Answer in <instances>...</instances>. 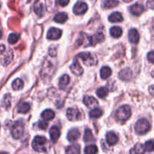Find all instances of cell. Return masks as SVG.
I'll use <instances>...</instances> for the list:
<instances>
[{"mask_svg":"<svg viewBox=\"0 0 154 154\" xmlns=\"http://www.w3.org/2000/svg\"><path fill=\"white\" fill-rule=\"evenodd\" d=\"M33 149L38 153H46L50 148V143L44 136H36L32 144Z\"/></svg>","mask_w":154,"mask_h":154,"instance_id":"1","label":"cell"},{"mask_svg":"<svg viewBox=\"0 0 154 154\" xmlns=\"http://www.w3.org/2000/svg\"><path fill=\"white\" fill-rule=\"evenodd\" d=\"M135 132L138 135H144L150 129V124L146 119H140L137 121L135 126Z\"/></svg>","mask_w":154,"mask_h":154,"instance_id":"2","label":"cell"},{"mask_svg":"<svg viewBox=\"0 0 154 154\" xmlns=\"http://www.w3.org/2000/svg\"><path fill=\"white\" fill-rule=\"evenodd\" d=\"M131 116V108L129 105H123L117 110L116 117L119 121L124 122Z\"/></svg>","mask_w":154,"mask_h":154,"instance_id":"3","label":"cell"},{"mask_svg":"<svg viewBox=\"0 0 154 154\" xmlns=\"http://www.w3.org/2000/svg\"><path fill=\"white\" fill-rule=\"evenodd\" d=\"M77 57L81 59L83 63H84V64H85L86 66H92L97 64V59L96 58V57L93 54H92L90 52L81 53Z\"/></svg>","mask_w":154,"mask_h":154,"instance_id":"4","label":"cell"},{"mask_svg":"<svg viewBox=\"0 0 154 154\" xmlns=\"http://www.w3.org/2000/svg\"><path fill=\"white\" fill-rule=\"evenodd\" d=\"M24 126L21 122L18 121L14 124L11 129V135L15 139H19L23 135Z\"/></svg>","mask_w":154,"mask_h":154,"instance_id":"5","label":"cell"},{"mask_svg":"<svg viewBox=\"0 0 154 154\" xmlns=\"http://www.w3.org/2000/svg\"><path fill=\"white\" fill-rule=\"evenodd\" d=\"M77 45L78 46L87 47L89 45H92V38L86 33H81L79 38L77 40Z\"/></svg>","mask_w":154,"mask_h":154,"instance_id":"6","label":"cell"},{"mask_svg":"<svg viewBox=\"0 0 154 154\" xmlns=\"http://www.w3.org/2000/svg\"><path fill=\"white\" fill-rule=\"evenodd\" d=\"M88 9V6L84 2H78L73 8V11L75 14L81 15L85 13Z\"/></svg>","mask_w":154,"mask_h":154,"instance_id":"7","label":"cell"},{"mask_svg":"<svg viewBox=\"0 0 154 154\" xmlns=\"http://www.w3.org/2000/svg\"><path fill=\"white\" fill-rule=\"evenodd\" d=\"M66 116L69 120L75 121V120H78L81 118V114L76 108H69L66 111Z\"/></svg>","mask_w":154,"mask_h":154,"instance_id":"8","label":"cell"},{"mask_svg":"<svg viewBox=\"0 0 154 154\" xmlns=\"http://www.w3.org/2000/svg\"><path fill=\"white\" fill-rule=\"evenodd\" d=\"M62 35V31L57 28H51L48 31L47 38L49 40H57Z\"/></svg>","mask_w":154,"mask_h":154,"instance_id":"9","label":"cell"},{"mask_svg":"<svg viewBox=\"0 0 154 154\" xmlns=\"http://www.w3.org/2000/svg\"><path fill=\"white\" fill-rule=\"evenodd\" d=\"M144 6L139 3H136V4L133 5L130 7V12L132 14L135 15V16H139L141 14L144 12Z\"/></svg>","mask_w":154,"mask_h":154,"instance_id":"10","label":"cell"},{"mask_svg":"<svg viewBox=\"0 0 154 154\" xmlns=\"http://www.w3.org/2000/svg\"><path fill=\"white\" fill-rule=\"evenodd\" d=\"M84 103L87 108H96L98 105V102L93 96H86L84 99Z\"/></svg>","mask_w":154,"mask_h":154,"instance_id":"11","label":"cell"},{"mask_svg":"<svg viewBox=\"0 0 154 154\" xmlns=\"http://www.w3.org/2000/svg\"><path fill=\"white\" fill-rule=\"evenodd\" d=\"M140 36L135 29H132L129 31V40L131 43L137 44L139 42Z\"/></svg>","mask_w":154,"mask_h":154,"instance_id":"12","label":"cell"},{"mask_svg":"<svg viewBox=\"0 0 154 154\" xmlns=\"http://www.w3.org/2000/svg\"><path fill=\"white\" fill-rule=\"evenodd\" d=\"M50 136L53 142H57L60 136V130L57 126H53L50 129Z\"/></svg>","mask_w":154,"mask_h":154,"instance_id":"13","label":"cell"},{"mask_svg":"<svg viewBox=\"0 0 154 154\" xmlns=\"http://www.w3.org/2000/svg\"><path fill=\"white\" fill-rule=\"evenodd\" d=\"M132 76V72L130 69L126 68V69H123L119 74V77L123 81H129L131 80Z\"/></svg>","mask_w":154,"mask_h":154,"instance_id":"14","label":"cell"},{"mask_svg":"<svg viewBox=\"0 0 154 154\" xmlns=\"http://www.w3.org/2000/svg\"><path fill=\"white\" fill-rule=\"evenodd\" d=\"M71 71L72 72V73L75 74V75H78L80 76L83 74V68L81 67V65L79 64L78 61H75L70 66Z\"/></svg>","mask_w":154,"mask_h":154,"instance_id":"15","label":"cell"},{"mask_svg":"<svg viewBox=\"0 0 154 154\" xmlns=\"http://www.w3.org/2000/svg\"><path fill=\"white\" fill-rule=\"evenodd\" d=\"M34 11L38 16H43L44 12H45V6H44L43 3L39 1V0H36V2H35Z\"/></svg>","mask_w":154,"mask_h":154,"instance_id":"16","label":"cell"},{"mask_svg":"<svg viewBox=\"0 0 154 154\" xmlns=\"http://www.w3.org/2000/svg\"><path fill=\"white\" fill-rule=\"evenodd\" d=\"M106 141L109 145H114L118 142V137L114 132H109L106 135Z\"/></svg>","mask_w":154,"mask_h":154,"instance_id":"17","label":"cell"},{"mask_svg":"<svg viewBox=\"0 0 154 154\" xmlns=\"http://www.w3.org/2000/svg\"><path fill=\"white\" fill-rule=\"evenodd\" d=\"M80 137V132L78 129H73L72 130H70L68 133L67 138L69 141L71 142H74V141H76L77 139H78Z\"/></svg>","mask_w":154,"mask_h":154,"instance_id":"18","label":"cell"},{"mask_svg":"<svg viewBox=\"0 0 154 154\" xmlns=\"http://www.w3.org/2000/svg\"><path fill=\"white\" fill-rule=\"evenodd\" d=\"M70 82V78L68 75H64L60 78V81H59V87L61 90H64L68 84Z\"/></svg>","mask_w":154,"mask_h":154,"instance_id":"19","label":"cell"},{"mask_svg":"<svg viewBox=\"0 0 154 154\" xmlns=\"http://www.w3.org/2000/svg\"><path fill=\"white\" fill-rule=\"evenodd\" d=\"M108 20L111 23H118L122 22L123 20V17L120 12H114V13L111 14L110 15L109 17H108Z\"/></svg>","mask_w":154,"mask_h":154,"instance_id":"20","label":"cell"},{"mask_svg":"<svg viewBox=\"0 0 154 154\" xmlns=\"http://www.w3.org/2000/svg\"><path fill=\"white\" fill-rule=\"evenodd\" d=\"M111 74H112V71H111V69H110L109 67H108V66H104V67H102V69H101L100 75L101 78H102V79H107V78H108L111 76Z\"/></svg>","mask_w":154,"mask_h":154,"instance_id":"21","label":"cell"},{"mask_svg":"<svg viewBox=\"0 0 154 154\" xmlns=\"http://www.w3.org/2000/svg\"><path fill=\"white\" fill-rule=\"evenodd\" d=\"M55 117V113L51 109H47L44 111L42 114V117L45 120H51Z\"/></svg>","mask_w":154,"mask_h":154,"instance_id":"22","label":"cell"},{"mask_svg":"<svg viewBox=\"0 0 154 154\" xmlns=\"http://www.w3.org/2000/svg\"><path fill=\"white\" fill-rule=\"evenodd\" d=\"M68 20V15L67 14L63 13H58L57 14H56V16L54 17V20L57 23H63L66 22Z\"/></svg>","mask_w":154,"mask_h":154,"instance_id":"23","label":"cell"},{"mask_svg":"<svg viewBox=\"0 0 154 154\" xmlns=\"http://www.w3.org/2000/svg\"><path fill=\"white\" fill-rule=\"evenodd\" d=\"M110 33H111V36L115 38H118L123 34V30L119 26H114L110 29Z\"/></svg>","mask_w":154,"mask_h":154,"instance_id":"24","label":"cell"},{"mask_svg":"<svg viewBox=\"0 0 154 154\" xmlns=\"http://www.w3.org/2000/svg\"><path fill=\"white\" fill-rule=\"evenodd\" d=\"M92 38V45H94L99 42H102L105 39V36L102 32H98L95 34L93 36H91Z\"/></svg>","mask_w":154,"mask_h":154,"instance_id":"25","label":"cell"},{"mask_svg":"<svg viewBox=\"0 0 154 154\" xmlns=\"http://www.w3.org/2000/svg\"><path fill=\"white\" fill-rule=\"evenodd\" d=\"M118 0H105L103 2V7L105 8H112L118 5Z\"/></svg>","mask_w":154,"mask_h":154,"instance_id":"26","label":"cell"},{"mask_svg":"<svg viewBox=\"0 0 154 154\" xmlns=\"http://www.w3.org/2000/svg\"><path fill=\"white\" fill-rule=\"evenodd\" d=\"M145 150H144V147L141 144H135V147L130 150L131 153H137V154H141L144 153Z\"/></svg>","mask_w":154,"mask_h":154,"instance_id":"27","label":"cell"},{"mask_svg":"<svg viewBox=\"0 0 154 154\" xmlns=\"http://www.w3.org/2000/svg\"><path fill=\"white\" fill-rule=\"evenodd\" d=\"M66 153H81V149L80 146L78 144H73L66 148Z\"/></svg>","mask_w":154,"mask_h":154,"instance_id":"28","label":"cell"},{"mask_svg":"<svg viewBox=\"0 0 154 154\" xmlns=\"http://www.w3.org/2000/svg\"><path fill=\"white\" fill-rule=\"evenodd\" d=\"M30 110V105L27 102H23V103L21 104L17 108V111L19 113H23V114H26L27 112H29V111Z\"/></svg>","mask_w":154,"mask_h":154,"instance_id":"29","label":"cell"},{"mask_svg":"<svg viewBox=\"0 0 154 154\" xmlns=\"http://www.w3.org/2000/svg\"><path fill=\"white\" fill-rule=\"evenodd\" d=\"M84 140L85 142H91V141H95V138H94V137H93V133H92V132L90 129H87L85 130Z\"/></svg>","mask_w":154,"mask_h":154,"instance_id":"30","label":"cell"},{"mask_svg":"<svg viewBox=\"0 0 154 154\" xmlns=\"http://www.w3.org/2000/svg\"><path fill=\"white\" fill-rule=\"evenodd\" d=\"M12 58H13V53H12L11 51H9L8 53L5 56V57L2 60V63L4 66H7V65H8L11 63V61L12 60Z\"/></svg>","mask_w":154,"mask_h":154,"instance_id":"31","label":"cell"},{"mask_svg":"<svg viewBox=\"0 0 154 154\" xmlns=\"http://www.w3.org/2000/svg\"><path fill=\"white\" fill-rule=\"evenodd\" d=\"M102 111L99 108H94L90 112V117L91 118H99L102 115Z\"/></svg>","mask_w":154,"mask_h":154,"instance_id":"32","label":"cell"},{"mask_svg":"<svg viewBox=\"0 0 154 154\" xmlns=\"http://www.w3.org/2000/svg\"><path fill=\"white\" fill-rule=\"evenodd\" d=\"M23 82L22 81V80L19 79V78L14 80L12 84V88L14 90H20L23 88Z\"/></svg>","mask_w":154,"mask_h":154,"instance_id":"33","label":"cell"},{"mask_svg":"<svg viewBox=\"0 0 154 154\" xmlns=\"http://www.w3.org/2000/svg\"><path fill=\"white\" fill-rule=\"evenodd\" d=\"M20 38V35L19 34H17V33H12L10 35L8 36V41L10 44L11 45H14V44L17 43L18 40Z\"/></svg>","mask_w":154,"mask_h":154,"instance_id":"34","label":"cell"},{"mask_svg":"<svg viewBox=\"0 0 154 154\" xmlns=\"http://www.w3.org/2000/svg\"><path fill=\"white\" fill-rule=\"evenodd\" d=\"M108 93V90L106 87H101L96 91V94L99 98H105Z\"/></svg>","mask_w":154,"mask_h":154,"instance_id":"35","label":"cell"},{"mask_svg":"<svg viewBox=\"0 0 154 154\" xmlns=\"http://www.w3.org/2000/svg\"><path fill=\"white\" fill-rule=\"evenodd\" d=\"M144 150L147 152H152L154 150V140H150L145 143Z\"/></svg>","mask_w":154,"mask_h":154,"instance_id":"36","label":"cell"},{"mask_svg":"<svg viewBox=\"0 0 154 154\" xmlns=\"http://www.w3.org/2000/svg\"><path fill=\"white\" fill-rule=\"evenodd\" d=\"M97 152H98L97 147H96V146H95V145L87 146V147L85 148V150H84V153H88V154L96 153Z\"/></svg>","mask_w":154,"mask_h":154,"instance_id":"37","label":"cell"},{"mask_svg":"<svg viewBox=\"0 0 154 154\" xmlns=\"http://www.w3.org/2000/svg\"><path fill=\"white\" fill-rule=\"evenodd\" d=\"M2 105L6 109L11 106V96L9 94H6L4 97V100L2 102Z\"/></svg>","mask_w":154,"mask_h":154,"instance_id":"38","label":"cell"},{"mask_svg":"<svg viewBox=\"0 0 154 154\" xmlns=\"http://www.w3.org/2000/svg\"><path fill=\"white\" fill-rule=\"evenodd\" d=\"M48 123L45 121H41L38 123V127L40 128L41 129H43V130L46 129L47 127H48Z\"/></svg>","mask_w":154,"mask_h":154,"instance_id":"39","label":"cell"},{"mask_svg":"<svg viewBox=\"0 0 154 154\" xmlns=\"http://www.w3.org/2000/svg\"><path fill=\"white\" fill-rule=\"evenodd\" d=\"M147 59H148L149 62L154 64V51H151L147 54Z\"/></svg>","mask_w":154,"mask_h":154,"instance_id":"40","label":"cell"},{"mask_svg":"<svg viewBox=\"0 0 154 154\" xmlns=\"http://www.w3.org/2000/svg\"><path fill=\"white\" fill-rule=\"evenodd\" d=\"M147 7L148 8L154 10V0H147Z\"/></svg>","mask_w":154,"mask_h":154,"instance_id":"41","label":"cell"},{"mask_svg":"<svg viewBox=\"0 0 154 154\" xmlns=\"http://www.w3.org/2000/svg\"><path fill=\"white\" fill-rule=\"evenodd\" d=\"M70 0H59V4L61 6H66L69 3Z\"/></svg>","mask_w":154,"mask_h":154,"instance_id":"42","label":"cell"},{"mask_svg":"<svg viewBox=\"0 0 154 154\" xmlns=\"http://www.w3.org/2000/svg\"><path fill=\"white\" fill-rule=\"evenodd\" d=\"M149 92H150V93L152 96H154V85L150 86V87H149Z\"/></svg>","mask_w":154,"mask_h":154,"instance_id":"43","label":"cell"},{"mask_svg":"<svg viewBox=\"0 0 154 154\" xmlns=\"http://www.w3.org/2000/svg\"><path fill=\"white\" fill-rule=\"evenodd\" d=\"M5 47L3 45H0V54H3L5 52Z\"/></svg>","mask_w":154,"mask_h":154,"instance_id":"44","label":"cell"},{"mask_svg":"<svg viewBox=\"0 0 154 154\" xmlns=\"http://www.w3.org/2000/svg\"><path fill=\"white\" fill-rule=\"evenodd\" d=\"M123 2H132V0H123Z\"/></svg>","mask_w":154,"mask_h":154,"instance_id":"45","label":"cell"},{"mask_svg":"<svg viewBox=\"0 0 154 154\" xmlns=\"http://www.w3.org/2000/svg\"><path fill=\"white\" fill-rule=\"evenodd\" d=\"M2 31L0 30V39L2 38Z\"/></svg>","mask_w":154,"mask_h":154,"instance_id":"46","label":"cell"},{"mask_svg":"<svg viewBox=\"0 0 154 154\" xmlns=\"http://www.w3.org/2000/svg\"><path fill=\"white\" fill-rule=\"evenodd\" d=\"M151 75H152V76H153V78H154V70H153V71H152V72H151Z\"/></svg>","mask_w":154,"mask_h":154,"instance_id":"47","label":"cell"},{"mask_svg":"<svg viewBox=\"0 0 154 154\" xmlns=\"http://www.w3.org/2000/svg\"><path fill=\"white\" fill-rule=\"evenodd\" d=\"M153 29H154V23H153Z\"/></svg>","mask_w":154,"mask_h":154,"instance_id":"48","label":"cell"},{"mask_svg":"<svg viewBox=\"0 0 154 154\" xmlns=\"http://www.w3.org/2000/svg\"><path fill=\"white\" fill-rule=\"evenodd\" d=\"M0 8H1V5H0Z\"/></svg>","mask_w":154,"mask_h":154,"instance_id":"49","label":"cell"}]
</instances>
